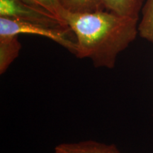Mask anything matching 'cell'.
<instances>
[{
	"instance_id": "6da1fadb",
	"label": "cell",
	"mask_w": 153,
	"mask_h": 153,
	"mask_svg": "<svg viewBox=\"0 0 153 153\" xmlns=\"http://www.w3.org/2000/svg\"><path fill=\"white\" fill-rule=\"evenodd\" d=\"M61 19L75 36L74 55L91 60L96 68H114L118 55L138 34L139 19L106 10L72 12L64 7Z\"/></svg>"
},
{
	"instance_id": "7a4b0ae2",
	"label": "cell",
	"mask_w": 153,
	"mask_h": 153,
	"mask_svg": "<svg viewBox=\"0 0 153 153\" xmlns=\"http://www.w3.org/2000/svg\"><path fill=\"white\" fill-rule=\"evenodd\" d=\"M36 35L48 38L74 55L76 38L69 27H55L20 19L0 16V37Z\"/></svg>"
},
{
	"instance_id": "3957f363",
	"label": "cell",
	"mask_w": 153,
	"mask_h": 153,
	"mask_svg": "<svg viewBox=\"0 0 153 153\" xmlns=\"http://www.w3.org/2000/svg\"><path fill=\"white\" fill-rule=\"evenodd\" d=\"M0 16L55 27H68L52 14L28 5L22 0H0Z\"/></svg>"
},
{
	"instance_id": "277c9868",
	"label": "cell",
	"mask_w": 153,
	"mask_h": 153,
	"mask_svg": "<svg viewBox=\"0 0 153 153\" xmlns=\"http://www.w3.org/2000/svg\"><path fill=\"white\" fill-rule=\"evenodd\" d=\"M55 149L64 153H120L114 145H107L94 140L62 143Z\"/></svg>"
},
{
	"instance_id": "5b68a950",
	"label": "cell",
	"mask_w": 153,
	"mask_h": 153,
	"mask_svg": "<svg viewBox=\"0 0 153 153\" xmlns=\"http://www.w3.org/2000/svg\"><path fill=\"white\" fill-rule=\"evenodd\" d=\"M143 0H101L104 9L120 16L139 19Z\"/></svg>"
},
{
	"instance_id": "8992f818",
	"label": "cell",
	"mask_w": 153,
	"mask_h": 153,
	"mask_svg": "<svg viewBox=\"0 0 153 153\" xmlns=\"http://www.w3.org/2000/svg\"><path fill=\"white\" fill-rule=\"evenodd\" d=\"M21 49L22 45L18 36L0 37V74L7 71L19 56Z\"/></svg>"
},
{
	"instance_id": "52a82bcc",
	"label": "cell",
	"mask_w": 153,
	"mask_h": 153,
	"mask_svg": "<svg viewBox=\"0 0 153 153\" xmlns=\"http://www.w3.org/2000/svg\"><path fill=\"white\" fill-rule=\"evenodd\" d=\"M142 19L138 24V34L141 38L153 41V0H147L142 9Z\"/></svg>"
},
{
	"instance_id": "ba28073f",
	"label": "cell",
	"mask_w": 153,
	"mask_h": 153,
	"mask_svg": "<svg viewBox=\"0 0 153 153\" xmlns=\"http://www.w3.org/2000/svg\"><path fill=\"white\" fill-rule=\"evenodd\" d=\"M63 7L72 12H91L104 10L101 0H60Z\"/></svg>"
},
{
	"instance_id": "9c48e42d",
	"label": "cell",
	"mask_w": 153,
	"mask_h": 153,
	"mask_svg": "<svg viewBox=\"0 0 153 153\" xmlns=\"http://www.w3.org/2000/svg\"><path fill=\"white\" fill-rule=\"evenodd\" d=\"M22 1L35 8L41 9L52 14L58 20H60L65 26H66L65 24L63 22L62 19H61V11L64 7L61 4L60 0H22Z\"/></svg>"
},
{
	"instance_id": "30bf717a",
	"label": "cell",
	"mask_w": 153,
	"mask_h": 153,
	"mask_svg": "<svg viewBox=\"0 0 153 153\" xmlns=\"http://www.w3.org/2000/svg\"><path fill=\"white\" fill-rule=\"evenodd\" d=\"M55 153H64V152H62V151L57 150V149H55Z\"/></svg>"
},
{
	"instance_id": "8fae6325",
	"label": "cell",
	"mask_w": 153,
	"mask_h": 153,
	"mask_svg": "<svg viewBox=\"0 0 153 153\" xmlns=\"http://www.w3.org/2000/svg\"><path fill=\"white\" fill-rule=\"evenodd\" d=\"M152 43H153V41H152ZM152 116H153V110H152Z\"/></svg>"
},
{
	"instance_id": "7c38bea8",
	"label": "cell",
	"mask_w": 153,
	"mask_h": 153,
	"mask_svg": "<svg viewBox=\"0 0 153 153\" xmlns=\"http://www.w3.org/2000/svg\"></svg>"
}]
</instances>
